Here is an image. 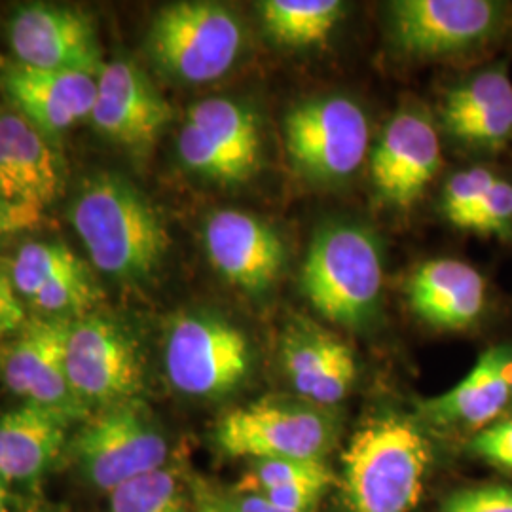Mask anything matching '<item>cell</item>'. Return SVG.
<instances>
[{
    "mask_svg": "<svg viewBox=\"0 0 512 512\" xmlns=\"http://www.w3.org/2000/svg\"><path fill=\"white\" fill-rule=\"evenodd\" d=\"M19 298L40 317L80 319L97 306L101 291L92 270L61 241H27L10 264Z\"/></svg>",
    "mask_w": 512,
    "mask_h": 512,
    "instance_id": "obj_15",
    "label": "cell"
},
{
    "mask_svg": "<svg viewBox=\"0 0 512 512\" xmlns=\"http://www.w3.org/2000/svg\"><path fill=\"white\" fill-rule=\"evenodd\" d=\"M258 10L275 44L310 48L332 35L346 8L340 0H266L258 4Z\"/></svg>",
    "mask_w": 512,
    "mask_h": 512,
    "instance_id": "obj_24",
    "label": "cell"
},
{
    "mask_svg": "<svg viewBox=\"0 0 512 512\" xmlns=\"http://www.w3.org/2000/svg\"><path fill=\"white\" fill-rule=\"evenodd\" d=\"M512 103V80L503 65L473 74L446 93L440 118L446 131L456 137L484 116Z\"/></svg>",
    "mask_w": 512,
    "mask_h": 512,
    "instance_id": "obj_25",
    "label": "cell"
},
{
    "mask_svg": "<svg viewBox=\"0 0 512 512\" xmlns=\"http://www.w3.org/2000/svg\"><path fill=\"white\" fill-rule=\"evenodd\" d=\"M0 86L18 114L55 139L92 116L97 76L42 71L14 61L0 74Z\"/></svg>",
    "mask_w": 512,
    "mask_h": 512,
    "instance_id": "obj_19",
    "label": "cell"
},
{
    "mask_svg": "<svg viewBox=\"0 0 512 512\" xmlns=\"http://www.w3.org/2000/svg\"><path fill=\"white\" fill-rule=\"evenodd\" d=\"M73 421L52 408L21 404L0 416V478L31 484L44 475L69 442Z\"/></svg>",
    "mask_w": 512,
    "mask_h": 512,
    "instance_id": "obj_23",
    "label": "cell"
},
{
    "mask_svg": "<svg viewBox=\"0 0 512 512\" xmlns=\"http://www.w3.org/2000/svg\"><path fill=\"white\" fill-rule=\"evenodd\" d=\"M334 475L325 461L302 459H256L239 484L241 494H262L268 490L298 486V484H327L332 486Z\"/></svg>",
    "mask_w": 512,
    "mask_h": 512,
    "instance_id": "obj_27",
    "label": "cell"
},
{
    "mask_svg": "<svg viewBox=\"0 0 512 512\" xmlns=\"http://www.w3.org/2000/svg\"><path fill=\"white\" fill-rule=\"evenodd\" d=\"M471 452L501 471H512V420L480 429L471 440Z\"/></svg>",
    "mask_w": 512,
    "mask_h": 512,
    "instance_id": "obj_31",
    "label": "cell"
},
{
    "mask_svg": "<svg viewBox=\"0 0 512 512\" xmlns=\"http://www.w3.org/2000/svg\"><path fill=\"white\" fill-rule=\"evenodd\" d=\"M69 448L82 476L107 494L135 476L165 467L169 452L162 429L137 399L97 410Z\"/></svg>",
    "mask_w": 512,
    "mask_h": 512,
    "instance_id": "obj_6",
    "label": "cell"
},
{
    "mask_svg": "<svg viewBox=\"0 0 512 512\" xmlns=\"http://www.w3.org/2000/svg\"><path fill=\"white\" fill-rule=\"evenodd\" d=\"M0 512H8V490L2 478H0Z\"/></svg>",
    "mask_w": 512,
    "mask_h": 512,
    "instance_id": "obj_35",
    "label": "cell"
},
{
    "mask_svg": "<svg viewBox=\"0 0 512 512\" xmlns=\"http://www.w3.org/2000/svg\"><path fill=\"white\" fill-rule=\"evenodd\" d=\"M440 165V139L431 118L403 110L385 126L370 156L376 192L395 207H410L435 179Z\"/></svg>",
    "mask_w": 512,
    "mask_h": 512,
    "instance_id": "obj_17",
    "label": "cell"
},
{
    "mask_svg": "<svg viewBox=\"0 0 512 512\" xmlns=\"http://www.w3.org/2000/svg\"><path fill=\"white\" fill-rule=\"evenodd\" d=\"M463 230L484 236H509L512 230V184L497 179L473 217L465 222Z\"/></svg>",
    "mask_w": 512,
    "mask_h": 512,
    "instance_id": "obj_29",
    "label": "cell"
},
{
    "mask_svg": "<svg viewBox=\"0 0 512 512\" xmlns=\"http://www.w3.org/2000/svg\"><path fill=\"white\" fill-rule=\"evenodd\" d=\"M177 154L188 171L205 181H249L262 162L255 110L228 97H211L192 105L177 137Z\"/></svg>",
    "mask_w": 512,
    "mask_h": 512,
    "instance_id": "obj_8",
    "label": "cell"
},
{
    "mask_svg": "<svg viewBox=\"0 0 512 512\" xmlns=\"http://www.w3.org/2000/svg\"><path fill=\"white\" fill-rule=\"evenodd\" d=\"M203 241L213 268L245 293H266L285 266L279 234L268 222L243 211L213 213L205 222Z\"/></svg>",
    "mask_w": 512,
    "mask_h": 512,
    "instance_id": "obj_16",
    "label": "cell"
},
{
    "mask_svg": "<svg viewBox=\"0 0 512 512\" xmlns=\"http://www.w3.org/2000/svg\"><path fill=\"white\" fill-rule=\"evenodd\" d=\"M109 499L110 512H186L183 482L167 467L120 484Z\"/></svg>",
    "mask_w": 512,
    "mask_h": 512,
    "instance_id": "obj_26",
    "label": "cell"
},
{
    "mask_svg": "<svg viewBox=\"0 0 512 512\" xmlns=\"http://www.w3.org/2000/svg\"><path fill=\"white\" fill-rule=\"evenodd\" d=\"M431 444L420 425L391 414L366 421L342 456L348 512H410L423 492Z\"/></svg>",
    "mask_w": 512,
    "mask_h": 512,
    "instance_id": "obj_2",
    "label": "cell"
},
{
    "mask_svg": "<svg viewBox=\"0 0 512 512\" xmlns=\"http://www.w3.org/2000/svg\"><path fill=\"white\" fill-rule=\"evenodd\" d=\"M222 512H296L277 509L266 499L253 494H239Z\"/></svg>",
    "mask_w": 512,
    "mask_h": 512,
    "instance_id": "obj_33",
    "label": "cell"
},
{
    "mask_svg": "<svg viewBox=\"0 0 512 512\" xmlns=\"http://www.w3.org/2000/svg\"><path fill=\"white\" fill-rule=\"evenodd\" d=\"M73 321L29 317L0 348V380L25 403L52 408L71 421L92 416L76 397L67 374V336Z\"/></svg>",
    "mask_w": 512,
    "mask_h": 512,
    "instance_id": "obj_12",
    "label": "cell"
},
{
    "mask_svg": "<svg viewBox=\"0 0 512 512\" xmlns=\"http://www.w3.org/2000/svg\"><path fill=\"white\" fill-rule=\"evenodd\" d=\"M329 418L306 404L256 401L230 410L217 425L215 440L232 458L323 461L332 446Z\"/></svg>",
    "mask_w": 512,
    "mask_h": 512,
    "instance_id": "obj_9",
    "label": "cell"
},
{
    "mask_svg": "<svg viewBox=\"0 0 512 512\" xmlns=\"http://www.w3.org/2000/svg\"><path fill=\"white\" fill-rule=\"evenodd\" d=\"M283 137L291 162L306 179L338 183L365 162L370 126L353 99L323 95L287 112Z\"/></svg>",
    "mask_w": 512,
    "mask_h": 512,
    "instance_id": "obj_7",
    "label": "cell"
},
{
    "mask_svg": "<svg viewBox=\"0 0 512 512\" xmlns=\"http://www.w3.org/2000/svg\"><path fill=\"white\" fill-rule=\"evenodd\" d=\"M412 311L431 327H471L486 304V279L467 262L439 258L421 264L408 281Z\"/></svg>",
    "mask_w": 512,
    "mask_h": 512,
    "instance_id": "obj_22",
    "label": "cell"
},
{
    "mask_svg": "<svg viewBox=\"0 0 512 512\" xmlns=\"http://www.w3.org/2000/svg\"><path fill=\"white\" fill-rule=\"evenodd\" d=\"M512 348L484 351L450 391L421 404L423 418L444 429H484L511 403Z\"/></svg>",
    "mask_w": 512,
    "mask_h": 512,
    "instance_id": "obj_21",
    "label": "cell"
},
{
    "mask_svg": "<svg viewBox=\"0 0 512 512\" xmlns=\"http://www.w3.org/2000/svg\"><path fill=\"white\" fill-rule=\"evenodd\" d=\"M67 374L88 410L135 401L143 387L137 342L120 323L97 313L74 319L69 327Z\"/></svg>",
    "mask_w": 512,
    "mask_h": 512,
    "instance_id": "obj_10",
    "label": "cell"
},
{
    "mask_svg": "<svg viewBox=\"0 0 512 512\" xmlns=\"http://www.w3.org/2000/svg\"><path fill=\"white\" fill-rule=\"evenodd\" d=\"M245 29L234 10L219 2H175L164 6L148 29L150 59L184 84L219 80L238 63Z\"/></svg>",
    "mask_w": 512,
    "mask_h": 512,
    "instance_id": "obj_4",
    "label": "cell"
},
{
    "mask_svg": "<svg viewBox=\"0 0 512 512\" xmlns=\"http://www.w3.org/2000/svg\"><path fill=\"white\" fill-rule=\"evenodd\" d=\"M511 403H512V382H511Z\"/></svg>",
    "mask_w": 512,
    "mask_h": 512,
    "instance_id": "obj_37",
    "label": "cell"
},
{
    "mask_svg": "<svg viewBox=\"0 0 512 512\" xmlns=\"http://www.w3.org/2000/svg\"><path fill=\"white\" fill-rule=\"evenodd\" d=\"M27 319V310L16 291L10 266L0 260V336L16 334Z\"/></svg>",
    "mask_w": 512,
    "mask_h": 512,
    "instance_id": "obj_32",
    "label": "cell"
},
{
    "mask_svg": "<svg viewBox=\"0 0 512 512\" xmlns=\"http://www.w3.org/2000/svg\"><path fill=\"white\" fill-rule=\"evenodd\" d=\"M42 215L35 213H0V238L12 232L35 228Z\"/></svg>",
    "mask_w": 512,
    "mask_h": 512,
    "instance_id": "obj_34",
    "label": "cell"
},
{
    "mask_svg": "<svg viewBox=\"0 0 512 512\" xmlns=\"http://www.w3.org/2000/svg\"><path fill=\"white\" fill-rule=\"evenodd\" d=\"M8 40L19 65L90 76H99L105 67L92 16L74 6H19L8 21Z\"/></svg>",
    "mask_w": 512,
    "mask_h": 512,
    "instance_id": "obj_13",
    "label": "cell"
},
{
    "mask_svg": "<svg viewBox=\"0 0 512 512\" xmlns=\"http://www.w3.org/2000/svg\"><path fill=\"white\" fill-rule=\"evenodd\" d=\"M442 512H512L511 486H476L450 495Z\"/></svg>",
    "mask_w": 512,
    "mask_h": 512,
    "instance_id": "obj_30",
    "label": "cell"
},
{
    "mask_svg": "<svg viewBox=\"0 0 512 512\" xmlns=\"http://www.w3.org/2000/svg\"><path fill=\"white\" fill-rule=\"evenodd\" d=\"M281 361L294 389L317 404L344 401L357 378L353 349L310 319H298L287 327Z\"/></svg>",
    "mask_w": 512,
    "mask_h": 512,
    "instance_id": "obj_20",
    "label": "cell"
},
{
    "mask_svg": "<svg viewBox=\"0 0 512 512\" xmlns=\"http://www.w3.org/2000/svg\"><path fill=\"white\" fill-rule=\"evenodd\" d=\"M69 219L95 270L122 283L150 279L162 266L169 234L147 196L114 173L86 179Z\"/></svg>",
    "mask_w": 512,
    "mask_h": 512,
    "instance_id": "obj_1",
    "label": "cell"
},
{
    "mask_svg": "<svg viewBox=\"0 0 512 512\" xmlns=\"http://www.w3.org/2000/svg\"><path fill=\"white\" fill-rule=\"evenodd\" d=\"M202 512H222V509H217V507H205Z\"/></svg>",
    "mask_w": 512,
    "mask_h": 512,
    "instance_id": "obj_36",
    "label": "cell"
},
{
    "mask_svg": "<svg viewBox=\"0 0 512 512\" xmlns=\"http://www.w3.org/2000/svg\"><path fill=\"white\" fill-rule=\"evenodd\" d=\"M507 12L494 0H399L389 8V31L410 57L469 54L503 31Z\"/></svg>",
    "mask_w": 512,
    "mask_h": 512,
    "instance_id": "obj_11",
    "label": "cell"
},
{
    "mask_svg": "<svg viewBox=\"0 0 512 512\" xmlns=\"http://www.w3.org/2000/svg\"><path fill=\"white\" fill-rule=\"evenodd\" d=\"M90 120L105 139L147 154L173 120V109L139 65L118 57L97 76Z\"/></svg>",
    "mask_w": 512,
    "mask_h": 512,
    "instance_id": "obj_14",
    "label": "cell"
},
{
    "mask_svg": "<svg viewBox=\"0 0 512 512\" xmlns=\"http://www.w3.org/2000/svg\"><path fill=\"white\" fill-rule=\"evenodd\" d=\"M251 359L247 336L215 313H181L167 329L165 374L186 397L217 399L232 393L249 376Z\"/></svg>",
    "mask_w": 512,
    "mask_h": 512,
    "instance_id": "obj_5",
    "label": "cell"
},
{
    "mask_svg": "<svg viewBox=\"0 0 512 512\" xmlns=\"http://www.w3.org/2000/svg\"><path fill=\"white\" fill-rule=\"evenodd\" d=\"M304 296L325 319L363 329L378 313L384 260L376 234L357 222L323 224L300 275Z\"/></svg>",
    "mask_w": 512,
    "mask_h": 512,
    "instance_id": "obj_3",
    "label": "cell"
},
{
    "mask_svg": "<svg viewBox=\"0 0 512 512\" xmlns=\"http://www.w3.org/2000/svg\"><path fill=\"white\" fill-rule=\"evenodd\" d=\"M63 186V162L52 141L16 110H0V200L42 215Z\"/></svg>",
    "mask_w": 512,
    "mask_h": 512,
    "instance_id": "obj_18",
    "label": "cell"
},
{
    "mask_svg": "<svg viewBox=\"0 0 512 512\" xmlns=\"http://www.w3.org/2000/svg\"><path fill=\"white\" fill-rule=\"evenodd\" d=\"M497 177L486 167H469L450 177L442 196V211L454 226L463 228L494 186Z\"/></svg>",
    "mask_w": 512,
    "mask_h": 512,
    "instance_id": "obj_28",
    "label": "cell"
}]
</instances>
